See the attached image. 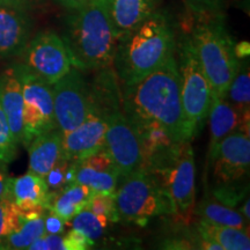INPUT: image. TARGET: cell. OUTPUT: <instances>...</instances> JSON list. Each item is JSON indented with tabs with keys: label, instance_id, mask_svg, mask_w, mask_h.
Returning a JSON list of instances; mask_svg holds the SVG:
<instances>
[{
	"label": "cell",
	"instance_id": "9c48e42d",
	"mask_svg": "<svg viewBox=\"0 0 250 250\" xmlns=\"http://www.w3.org/2000/svg\"><path fill=\"white\" fill-rule=\"evenodd\" d=\"M21 55L24 66L50 85L73 67L64 40L52 30L41 31L30 39Z\"/></svg>",
	"mask_w": 250,
	"mask_h": 250
},
{
	"label": "cell",
	"instance_id": "b9f144b4",
	"mask_svg": "<svg viewBox=\"0 0 250 250\" xmlns=\"http://www.w3.org/2000/svg\"><path fill=\"white\" fill-rule=\"evenodd\" d=\"M249 208H250V201H249V198H247L246 202L243 203V205L241 208V212H240V213H241L243 217H245L247 221L250 220V210H249Z\"/></svg>",
	"mask_w": 250,
	"mask_h": 250
},
{
	"label": "cell",
	"instance_id": "60d3db41",
	"mask_svg": "<svg viewBox=\"0 0 250 250\" xmlns=\"http://www.w3.org/2000/svg\"><path fill=\"white\" fill-rule=\"evenodd\" d=\"M235 54H236V57L239 59H245L248 57L249 55L248 43L243 42V43H240V44H235Z\"/></svg>",
	"mask_w": 250,
	"mask_h": 250
},
{
	"label": "cell",
	"instance_id": "52a82bcc",
	"mask_svg": "<svg viewBox=\"0 0 250 250\" xmlns=\"http://www.w3.org/2000/svg\"><path fill=\"white\" fill-rule=\"evenodd\" d=\"M120 182L115 192L120 221L144 226L149 219L171 213L167 197L148 170L142 168Z\"/></svg>",
	"mask_w": 250,
	"mask_h": 250
},
{
	"label": "cell",
	"instance_id": "484cf974",
	"mask_svg": "<svg viewBox=\"0 0 250 250\" xmlns=\"http://www.w3.org/2000/svg\"><path fill=\"white\" fill-rule=\"evenodd\" d=\"M44 215L23 218L20 214V226L6 239L4 250L28 249L34 241L44 235Z\"/></svg>",
	"mask_w": 250,
	"mask_h": 250
},
{
	"label": "cell",
	"instance_id": "f35d334b",
	"mask_svg": "<svg viewBox=\"0 0 250 250\" xmlns=\"http://www.w3.org/2000/svg\"><path fill=\"white\" fill-rule=\"evenodd\" d=\"M92 0H56L58 5H61L62 7H64L67 12L74 11V9L81 8L83 6L88 4Z\"/></svg>",
	"mask_w": 250,
	"mask_h": 250
},
{
	"label": "cell",
	"instance_id": "ab89813d",
	"mask_svg": "<svg viewBox=\"0 0 250 250\" xmlns=\"http://www.w3.org/2000/svg\"><path fill=\"white\" fill-rule=\"evenodd\" d=\"M0 1L7 2V4L17 5V6H20V7L30 9L34 5L37 4L40 0H0Z\"/></svg>",
	"mask_w": 250,
	"mask_h": 250
},
{
	"label": "cell",
	"instance_id": "2e32d148",
	"mask_svg": "<svg viewBox=\"0 0 250 250\" xmlns=\"http://www.w3.org/2000/svg\"><path fill=\"white\" fill-rule=\"evenodd\" d=\"M118 40L131 33L160 7L161 0H105Z\"/></svg>",
	"mask_w": 250,
	"mask_h": 250
},
{
	"label": "cell",
	"instance_id": "44dd1931",
	"mask_svg": "<svg viewBox=\"0 0 250 250\" xmlns=\"http://www.w3.org/2000/svg\"><path fill=\"white\" fill-rule=\"evenodd\" d=\"M131 123L136 129L142 146L144 168L153 156L177 143L171 138L170 134L162 125L155 122H131Z\"/></svg>",
	"mask_w": 250,
	"mask_h": 250
},
{
	"label": "cell",
	"instance_id": "4316f807",
	"mask_svg": "<svg viewBox=\"0 0 250 250\" xmlns=\"http://www.w3.org/2000/svg\"><path fill=\"white\" fill-rule=\"evenodd\" d=\"M70 223L72 228L80 230L88 239L95 242L96 240L102 237L110 221L103 215L94 213L88 208H83V211H80L79 213L71 219Z\"/></svg>",
	"mask_w": 250,
	"mask_h": 250
},
{
	"label": "cell",
	"instance_id": "5bb4252c",
	"mask_svg": "<svg viewBox=\"0 0 250 250\" xmlns=\"http://www.w3.org/2000/svg\"><path fill=\"white\" fill-rule=\"evenodd\" d=\"M29 9L0 1V58L20 56L30 41Z\"/></svg>",
	"mask_w": 250,
	"mask_h": 250
},
{
	"label": "cell",
	"instance_id": "f1b7e54d",
	"mask_svg": "<svg viewBox=\"0 0 250 250\" xmlns=\"http://www.w3.org/2000/svg\"><path fill=\"white\" fill-rule=\"evenodd\" d=\"M20 226V211L11 201H0V250L4 246L9 234Z\"/></svg>",
	"mask_w": 250,
	"mask_h": 250
},
{
	"label": "cell",
	"instance_id": "cb8c5ba5",
	"mask_svg": "<svg viewBox=\"0 0 250 250\" xmlns=\"http://www.w3.org/2000/svg\"><path fill=\"white\" fill-rule=\"evenodd\" d=\"M224 99H226L243 116L249 117L250 111V71L249 62L240 59L239 67L232 83L228 86Z\"/></svg>",
	"mask_w": 250,
	"mask_h": 250
},
{
	"label": "cell",
	"instance_id": "d6a6232c",
	"mask_svg": "<svg viewBox=\"0 0 250 250\" xmlns=\"http://www.w3.org/2000/svg\"><path fill=\"white\" fill-rule=\"evenodd\" d=\"M80 165L86 166V167L92 168V169L99 171H110V170H118L114 160L109 154L107 149L103 147L100 151L93 153L88 156H86L83 160L78 161Z\"/></svg>",
	"mask_w": 250,
	"mask_h": 250
},
{
	"label": "cell",
	"instance_id": "5b68a950",
	"mask_svg": "<svg viewBox=\"0 0 250 250\" xmlns=\"http://www.w3.org/2000/svg\"><path fill=\"white\" fill-rule=\"evenodd\" d=\"M165 192L170 211L188 217L196 204V165L191 142L175 143L146 164Z\"/></svg>",
	"mask_w": 250,
	"mask_h": 250
},
{
	"label": "cell",
	"instance_id": "ba28073f",
	"mask_svg": "<svg viewBox=\"0 0 250 250\" xmlns=\"http://www.w3.org/2000/svg\"><path fill=\"white\" fill-rule=\"evenodd\" d=\"M13 66L22 87V145L28 147L37 136L57 129L54 109V92L52 85L34 74L23 64H15Z\"/></svg>",
	"mask_w": 250,
	"mask_h": 250
},
{
	"label": "cell",
	"instance_id": "ac0fdd59",
	"mask_svg": "<svg viewBox=\"0 0 250 250\" xmlns=\"http://www.w3.org/2000/svg\"><path fill=\"white\" fill-rule=\"evenodd\" d=\"M51 191L45 180L28 171L11 181V201L20 212L48 210Z\"/></svg>",
	"mask_w": 250,
	"mask_h": 250
},
{
	"label": "cell",
	"instance_id": "e0dca14e",
	"mask_svg": "<svg viewBox=\"0 0 250 250\" xmlns=\"http://www.w3.org/2000/svg\"><path fill=\"white\" fill-rule=\"evenodd\" d=\"M0 104L18 145L23 139V94L14 66L0 74Z\"/></svg>",
	"mask_w": 250,
	"mask_h": 250
},
{
	"label": "cell",
	"instance_id": "d4e9b609",
	"mask_svg": "<svg viewBox=\"0 0 250 250\" xmlns=\"http://www.w3.org/2000/svg\"><path fill=\"white\" fill-rule=\"evenodd\" d=\"M120 181L118 170L99 171L77 162L76 183L83 184L93 193H115Z\"/></svg>",
	"mask_w": 250,
	"mask_h": 250
},
{
	"label": "cell",
	"instance_id": "9a60e30c",
	"mask_svg": "<svg viewBox=\"0 0 250 250\" xmlns=\"http://www.w3.org/2000/svg\"><path fill=\"white\" fill-rule=\"evenodd\" d=\"M208 124H210V143L208 149V165L210 166L221 140L225 137L239 127L249 129V117L243 116L226 99H214L212 100L210 111H208Z\"/></svg>",
	"mask_w": 250,
	"mask_h": 250
},
{
	"label": "cell",
	"instance_id": "836d02e7",
	"mask_svg": "<svg viewBox=\"0 0 250 250\" xmlns=\"http://www.w3.org/2000/svg\"><path fill=\"white\" fill-rule=\"evenodd\" d=\"M214 198L223 204L230 206H235L241 199L245 197V190H240L236 186V182L226 183V184H218L213 191Z\"/></svg>",
	"mask_w": 250,
	"mask_h": 250
},
{
	"label": "cell",
	"instance_id": "277c9868",
	"mask_svg": "<svg viewBox=\"0 0 250 250\" xmlns=\"http://www.w3.org/2000/svg\"><path fill=\"white\" fill-rule=\"evenodd\" d=\"M189 36L212 90V100L224 98L239 67L235 43L224 14L196 18Z\"/></svg>",
	"mask_w": 250,
	"mask_h": 250
},
{
	"label": "cell",
	"instance_id": "d590c367",
	"mask_svg": "<svg viewBox=\"0 0 250 250\" xmlns=\"http://www.w3.org/2000/svg\"><path fill=\"white\" fill-rule=\"evenodd\" d=\"M64 242L66 246V250H86L92 248V246L95 243L76 228H71L65 234Z\"/></svg>",
	"mask_w": 250,
	"mask_h": 250
},
{
	"label": "cell",
	"instance_id": "8fae6325",
	"mask_svg": "<svg viewBox=\"0 0 250 250\" xmlns=\"http://www.w3.org/2000/svg\"><path fill=\"white\" fill-rule=\"evenodd\" d=\"M104 148L116 165L121 180L144 168L142 146L136 129L121 107L115 105L107 114Z\"/></svg>",
	"mask_w": 250,
	"mask_h": 250
},
{
	"label": "cell",
	"instance_id": "f546056e",
	"mask_svg": "<svg viewBox=\"0 0 250 250\" xmlns=\"http://www.w3.org/2000/svg\"><path fill=\"white\" fill-rule=\"evenodd\" d=\"M18 146L9 127L7 117L0 104V160L7 165L11 164L17 158Z\"/></svg>",
	"mask_w": 250,
	"mask_h": 250
},
{
	"label": "cell",
	"instance_id": "8992f818",
	"mask_svg": "<svg viewBox=\"0 0 250 250\" xmlns=\"http://www.w3.org/2000/svg\"><path fill=\"white\" fill-rule=\"evenodd\" d=\"M176 61L180 74L181 100L189 139L201 134L212 103V90L189 35L176 43Z\"/></svg>",
	"mask_w": 250,
	"mask_h": 250
},
{
	"label": "cell",
	"instance_id": "6da1fadb",
	"mask_svg": "<svg viewBox=\"0 0 250 250\" xmlns=\"http://www.w3.org/2000/svg\"><path fill=\"white\" fill-rule=\"evenodd\" d=\"M122 110L131 122H155L175 142L189 139L181 100L176 55L143 80L124 87Z\"/></svg>",
	"mask_w": 250,
	"mask_h": 250
},
{
	"label": "cell",
	"instance_id": "603a6c76",
	"mask_svg": "<svg viewBox=\"0 0 250 250\" xmlns=\"http://www.w3.org/2000/svg\"><path fill=\"white\" fill-rule=\"evenodd\" d=\"M195 211L202 220L215 225H221V226H229L239 228V229L249 230V221H247L239 211L223 204L215 198H211V197L203 198Z\"/></svg>",
	"mask_w": 250,
	"mask_h": 250
},
{
	"label": "cell",
	"instance_id": "7c38bea8",
	"mask_svg": "<svg viewBox=\"0 0 250 250\" xmlns=\"http://www.w3.org/2000/svg\"><path fill=\"white\" fill-rule=\"evenodd\" d=\"M115 105H103L90 94V107L79 126L62 136V158L78 162L104 147L107 114Z\"/></svg>",
	"mask_w": 250,
	"mask_h": 250
},
{
	"label": "cell",
	"instance_id": "7402d4cb",
	"mask_svg": "<svg viewBox=\"0 0 250 250\" xmlns=\"http://www.w3.org/2000/svg\"><path fill=\"white\" fill-rule=\"evenodd\" d=\"M199 235L213 240L221 246L223 250H249V230L239 229L229 226H221L202 220L197 225Z\"/></svg>",
	"mask_w": 250,
	"mask_h": 250
},
{
	"label": "cell",
	"instance_id": "30bf717a",
	"mask_svg": "<svg viewBox=\"0 0 250 250\" xmlns=\"http://www.w3.org/2000/svg\"><path fill=\"white\" fill-rule=\"evenodd\" d=\"M57 130L62 136L83 123L90 107V89L81 71L72 67L52 85Z\"/></svg>",
	"mask_w": 250,
	"mask_h": 250
},
{
	"label": "cell",
	"instance_id": "e575fe53",
	"mask_svg": "<svg viewBox=\"0 0 250 250\" xmlns=\"http://www.w3.org/2000/svg\"><path fill=\"white\" fill-rule=\"evenodd\" d=\"M29 250H66L64 236L62 234H46L42 235L29 246Z\"/></svg>",
	"mask_w": 250,
	"mask_h": 250
},
{
	"label": "cell",
	"instance_id": "4dcf8cb0",
	"mask_svg": "<svg viewBox=\"0 0 250 250\" xmlns=\"http://www.w3.org/2000/svg\"><path fill=\"white\" fill-rule=\"evenodd\" d=\"M86 208H88L94 213L103 215L110 223L120 221L116 202H115V193H93Z\"/></svg>",
	"mask_w": 250,
	"mask_h": 250
},
{
	"label": "cell",
	"instance_id": "1f68e13d",
	"mask_svg": "<svg viewBox=\"0 0 250 250\" xmlns=\"http://www.w3.org/2000/svg\"><path fill=\"white\" fill-rule=\"evenodd\" d=\"M184 2L196 18L223 14V0H184Z\"/></svg>",
	"mask_w": 250,
	"mask_h": 250
},
{
	"label": "cell",
	"instance_id": "83f0119b",
	"mask_svg": "<svg viewBox=\"0 0 250 250\" xmlns=\"http://www.w3.org/2000/svg\"><path fill=\"white\" fill-rule=\"evenodd\" d=\"M77 162L62 158L44 177L50 191H59L70 184L76 183Z\"/></svg>",
	"mask_w": 250,
	"mask_h": 250
},
{
	"label": "cell",
	"instance_id": "8d00e7d4",
	"mask_svg": "<svg viewBox=\"0 0 250 250\" xmlns=\"http://www.w3.org/2000/svg\"><path fill=\"white\" fill-rule=\"evenodd\" d=\"M11 181L7 164L0 160V201H11Z\"/></svg>",
	"mask_w": 250,
	"mask_h": 250
},
{
	"label": "cell",
	"instance_id": "74e56055",
	"mask_svg": "<svg viewBox=\"0 0 250 250\" xmlns=\"http://www.w3.org/2000/svg\"><path fill=\"white\" fill-rule=\"evenodd\" d=\"M65 225L66 223L54 212L50 211L49 214L44 215V229L46 234H62Z\"/></svg>",
	"mask_w": 250,
	"mask_h": 250
},
{
	"label": "cell",
	"instance_id": "4fadbf2b",
	"mask_svg": "<svg viewBox=\"0 0 250 250\" xmlns=\"http://www.w3.org/2000/svg\"><path fill=\"white\" fill-rule=\"evenodd\" d=\"M213 177L217 184L239 182L249 173V129L239 127L221 140L212 161Z\"/></svg>",
	"mask_w": 250,
	"mask_h": 250
},
{
	"label": "cell",
	"instance_id": "d6986e66",
	"mask_svg": "<svg viewBox=\"0 0 250 250\" xmlns=\"http://www.w3.org/2000/svg\"><path fill=\"white\" fill-rule=\"evenodd\" d=\"M30 173L46 176L51 168L62 158V136L57 129L40 134L28 146Z\"/></svg>",
	"mask_w": 250,
	"mask_h": 250
},
{
	"label": "cell",
	"instance_id": "ffe728a7",
	"mask_svg": "<svg viewBox=\"0 0 250 250\" xmlns=\"http://www.w3.org/2000/svg\"><path fill=\"white\" fill-rule=\"evenodd\" d=\"M93 192L86 186L73 183L59 191H51L48 210L68 224L74 215L87 208Z\"/></svg>",
	"mask_w": 250,
	"mask_h": 250
},
{
	"label": "cell",
	"instance_id": "7a4b0ae2",
	"mask_svg": "<svg viewBox=\"0 0 250 250\" xmlns=\"http://www.w3.org/2000/svg\"><path fill=\"white\" fill-rule=\"evenodd\" d=\"M176 43L169 15L160 9L118 40L112 67L122 87L138 83L165 64L175 55Z\"/></svg>",
	"mask_w": 250,
	"mask_h": 250
},
{
	"label": "cell",
	"instance_id": "3957f363",
	"mask_svg": "<svg viewBox=\"0 0 250 250\" xmlns=\"http://www.w3.org/2000/svg\"><path fill=\"white\" fill-rule=\"evenodd\" d=\"M62 40L73 67L80 71L112 67L118 39L105 0H92L68 12Z\"/></svg>",
	"mask_w": 250,
	"mask_h": 250
}]
</instances>
